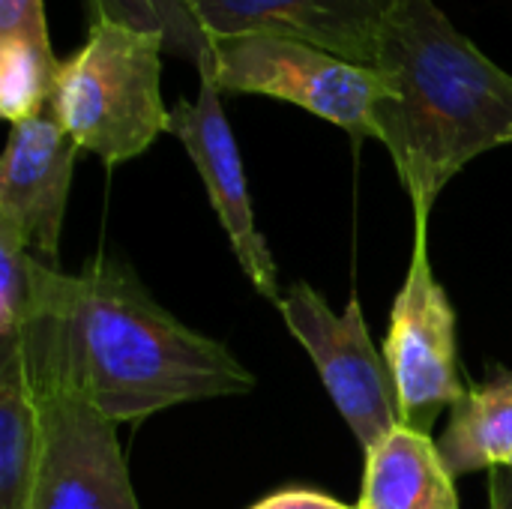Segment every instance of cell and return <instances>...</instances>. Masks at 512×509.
Masks as SVG:
<instances>
[{
  "label": "cell",
  "instance_id": "1",
  "mask_svg": "<svg viewBox=\"0 0 512 509\" xmlns=\"http://www.w3.org/2000/svg\"><path fill=\"white\" fill-rule=\"evenodd\" d=\"M18 342L33 393L75 396L117 426L255 387L222 342L177 321L111 258L75 276L33 258V300Z\"/></svg>",
  "mask_w": 512,
  "mask_h": 509
},
{
  "label": "cell",
  "instance_id": "2",
  "mask_svg": "<svg viewBox=\"0 0 512 509\" xmlns=\"http://www.w3.org/2000/svg\"><path fill=\"white\" fill-rule=\"evenodd\" d=\"M378 69L393 96L375 108V138L393 156L414 219L477 156L512 144V75L489 60L435 0H396Z\"/></svg>",
  "mask_w": 512,
  "mask_h": 509
},
{
  "label": "cell",
  "instance_id": "3",
  "mask_svg": "<svg viewBox=\"0 0 512 509\" xmlns=\"http://www.w3.org/2000/svg\"><path fill=\"white\" fill-rule=\"evenodd\" d=\"M165 39L120 21L87 24V39L60 60L48 111L78 150L108 168L153 147L168 132L162 99Z\"/></svg>",
  "mask_w": 512,
  "mask_h": 509
},
{
  "label": "cell",
  "instance_id": "4",
  "mask_svg": "<svg viewBox=\"0 0 512 509\" xmlns=\"http://www.w3.org/2000/svg\"><path fill=\"white\" fill-rule=\"evenodd\" d=\"M201 63L222 93H255L291 102L357 141L375 138V108L393 96V81L378 66H360L297 39H210V54Z\"/></svg>",
  "mask_w": 512,
  "mask_h": 509
},
{
  "label": "cell",
  "instance_id": "5",
  "mask_svg": "<svg viewBox=\"0 0 512 509\" xmlns=\"http://www.w3.org/2000/svg\"><path fill=\"white\" fill-rule=\"evenodd\" d=\"M279 312L312 357L336 411L345 417L363 453H372L402 420L393 375L372 345L360 297L354 294L345 312H336L315 288L294 282L282 294Z\"/></svg>",
  "mask_w": 512,
  "mask_h": 509
},
{
  "label": "cell",
  "instance_id": "6",
  "mask_svg": "<svg viewBox=\"0 0 512 509\" xmlns=\"http://www.w3.org/2000/svg\"><path fill=\"white\" fill-rule=\"evenodd\" d=\"M384 360L393 375L399 420L426 435L438 414L468 393L459 381L456 312L429 258V219H414V252L393 303Z\"/></svg>",
  "mask_w": 512,
  "mask_h": 509
},
{
  "label": "cell",
  "instance_id": "7",
  "mask_svg": "<svg viewBox=\"0 0 512 509\" xmlns=\"http://www.w3.org/2000/svg\"><path fill=\"white\" fill-rule=\"evenodd\" d=\"M42 456L30 509H138L117 423L66 393H36Z\"/></svg>",
  "mask_w": 512,
  "mask_h": 509
},
{
  "label": "cell",
  "instance_id": "8",
  "mask_svg": "<svg viewBox=\"0 0 512 509\" xmlns=\"http://www.w3.org/2000/svg\"><path fill=\"white\" fill-rule=\"evenodd\" d=\"M195 72H198V96L195 102L189 99L174 102L168 132L180 138L192 165L198 168L207 186L210 207L216 210V219L222 222L231 240L240 270L249 276L258 294H264L270 303L279 306L285 291L279 288V270L270 255V246L255 225L246 168L222 108V90L204 63Z\"/></svg>",
  "mask_w": 512,
  "mask_h": 509
},
{
  "label": "cell",
  "instance_id": "9",
  "mask_svg": "<svg viewBox=\"0 0 512 509\" xmlns=\"http://www.w3.org/2000/svg\"><path fill=\"white\" fill-rule=\"evenodd\" d=\"M207 39L279 36L378 66L396 0H186Z\"/></svg>",
  "mask_w": 512,
  "mask_h": 509
},
{
  "label": "cell",
  "instance_id": "10",
  "mask_svg": "<svg viewBox=\"0 0 512 509\" xmlns=\"http://www.w3.org/2000/svg\"><path fill=\"white\" fill-rule=\"evenodd\" d=\"M75 156L78 144L45 108L12 123L0 162V225L12 228L51 267H57Z\"/></svg>",
  "mask_w": 512,
  "mask_h": 509
},
{
  "label": "cell",
  "instance_id": "11",
  "mask_svg": "<svg viewBox=\"0 0 512 509\" xmlns=\"http://www.w3.org/2000/svg\"><path fill=\"white\" fill-rule=\"evenodd\" d=\"M357 509H459L456 477L426 432L399 423L366 453Z\"/></svg>",
  "mask_w": 512,
  "mask_h": 509
},
{
  "label": "cell",
  "instance_id": "12",
  "mask_svg": "<svg viewBox=\"0 0 512 509\" xmlns=\"http://www.w3.org/2000/svg\"><path fill=\"white\" fill-rule=\"evenodd\" d=\"M57 72L45 0H0V114L9 123L42 114Z\"/></svg>",
  "mask_w": 512,
  "mask_h": 509
},
{
  "label": "cell",
  "instance_id": "13",
  "mask_svg": "<svg viewBox=\"0 0 512 509\" xmlns=\"http://www.w3.org/2000/svg\"><path fill=\"white\" fill-rule=\"evenodd\" d=\"M42 456V411L21 342L0 348V509H30Z\"/></svg>",
  "mask_w": 512,
  "mask_h": 509
},
{
  "label": "cell",
  "instance_id": "14",
  "mask_svg": "<svg viewBox=\"0 0 512 509\" xmlns=\"http://www.w3.org/2000/svg\"><path fill=\"white\" fill-rule=\"evenodd\" d=\"M438 450L453 477L512 465V372L468 390L453 408Z\"/></svg>",
  "mask_w": 512,
  "mask_h": 509
},
{
  "label": "cell",
  "instance_id": "15",
  "mask_svg": "<svg viewBox=\"0 0 512 509\" xmlns=\"http://www.w3.org/2000/svg\"><path fill=\"white\" fill-rule=\"evenodd\" d=\"M87 24L120 21L138 30L159 33L165 39V54H174L198 66L210 54V39L195 21L186 0H81Z\"/></svg>",
  "mask_w": 512,
  "mask_h": 509
},
{
  "label": "cell",
  "instance_id": "16",
  "mask_svg": "<svg viewBox=\"0 0 512 509\" xmlns=\"http://www.w3.org/2000/svg\"><path fill=\"white\" fill-rule=\"evenodd\" d=\"M33 252L6 225H0V348L15 345L33 300Z\"/></svg>",
  "mask_w": 512,
  "mask_h": 509
},
{
  "label": "cell",
  "instance_id": "17",
  "mask_svg": "<svg viewBox=\"0 0 512 509\" xmlns=\"http://www.w3.org/2000/svg\"><path fill=\"white\" fill-rule=\"evenodd\" d=\"M249 509H357L330 498V495H321V492H312V489H285V492H276L258 504H252Z\"/></svg>",
  "mask_w": 512,
  "mask_h": 509
},
{
  "label": "cell",
  "instance_id": "18",
  "mask_svg": "<svg viewBox=\"0 0 512 509\" xmlns=\"http://www.w3.org/2000/svg\"><path fill=\"white\" fill-rule=\"evenodd\" d=\"M489 509H512V468L489 474Z\"/></svg>",
  "mask_w": 512,
  "mask_h": 509
},
{
  "label": "cell",
  "instance_id": "19",
  "mask_svg": "<svg viewBox=\"0 0 512 509\" xmlns=\"http://www.w3.org/2000/svg\"><path fill=\"white\" fill-rule=\"evenodd\" d=\"M510 468H512V465H510Z\"/></svg>",
  "mask_w": 512,
  "mask_h": 509
}]
</instances>
